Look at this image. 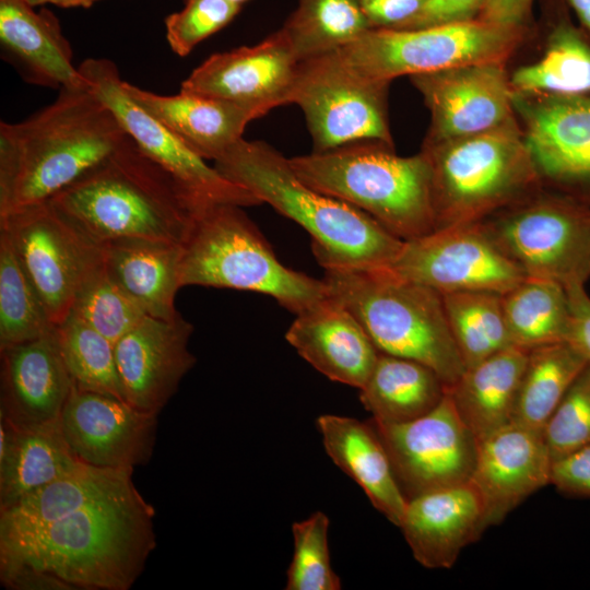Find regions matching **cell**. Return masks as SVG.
<instances>
[{
    "label": "cell",
    "mask_w": 590,
    "mask_h": 590,
    "mask_svg": "<svg viewBox=\"0 0 590 590\" xmlns=\"http://www.w3.org/2000/svg\"><path fill=\"white\" fill-rule=\"evenodd\" d=\"M154 517L131 484L37 529L0 536V565L49 571L78 590H128L156 546Z\"/></svg>",
    "instance_id": "6da1fadb"
},
{
    "label": "cell",
    "mask_w": 590,
    "mask_h": 590,
    "mask_svg": "<svg viewBox=\"0 0 590 590\" xmlns=\"http://www.w3.org/2000/svg\"><path fill=\"white\" fill-rule=\"evenodd\" d=\"M128 137L88 84L59 90L23 121H1L0 216L50 200Z\"/></svg>",
    "instance_id": "7a4b0ae2"
},
{
    "label": "cell",
    "mask_w": 590,
    "mask_h": 590,
    "mask_svg": "<svg viewBox=\"0 0 590 590\" xmlns=\"http://www.w3.org/2000/svg\"><path fill=\"white\" fill-rule=\"evenodd\" d=\"M48 201L99 245L117 238L184 245L199 213L211 205L191 194L130 135Z\"/></svg>",
    "instance_id": "3957f363"
},
{
    "label": "cell",
    "mask_w": 590,
    "mask_h": 590,
    "mask_svg": "<svg viewBox=\"0 0 590 590\" xmlns=\"http://www.w3.org/2000/svg\"><path fill=\"white\" fill-rule=\"evenodd\" d=\"M214 162L226 179L300 225L323 269L387 268L402 248L403 240L367 213L302 181L266 142L240 138Z\"/></svg>",
    "instance_id": "277c9868"
},
{
    "label": "cell",
    "mask_w": 590,
    "mask_h": 590,
    "mask_svg": "<svg viewBox=\"0 0 590 590\" xmlns=\"http://www.w3.org/2000/svg\"><path fill=\"white\" fill-rule=\"evenodd\" d=\"M328 294L359 321L380 353L433 369L446 389L465 370L442 295L389 268L324 269Z\"/></svg>",
    "instance_id": "5b68a950"
},
{
    "label": "cell",
    "mask_w": 590,
    "mask_h": 590,
    "mask_svg": "<svg viewBox=\"0 0 590 590\" xmlns=\"http://www.w3.org/2000/svg\"><path fill=\"white\" fill-rule=\"evenodd\" d=\"M288 161L306 185L367 213L403 241L435 231L430 166L422 151L403 157L392 146L363 142Z\"/></svg>",
    "instance_id": "8992f818"
},
{
    "label": "cell",
    "mask_w": 590,
    "mask_h": 590,
    "mask_svg": "<svg viewBox=\"0 0 590 590\" xmlns=\"http://www.w3.org/2000/svg\"><path fill=\"white\" fill-rule=\"evenodd\" d=\"M435 229L482 221L538 191L541 177L516 119L495 129L424 143Z\"/></svg>",
    "instance_id": "52a82bcc"
},
{
    "label": "cell",
    "mask_w": 590,
    "mask_h": 590,
    "mask_svg": "<svg viewBox=\"0 0 590 590\" xmlns=\"http://www.w3.org/2000/svg\"><path fill=\"white\" fill-rule=\"evenodd\" d=\"M241 208L215 203L199 213L182 245L181 287L257 292L295 315L326 297L323 280L285 267Z\"/></svg>",
    "instance_id": "ba28073f"
},
{
    "label": "cell",
    "mask_w": 590,
    "mask_h": 590,
    "mask_svg": "<svg viewBox=\"0 0 590 590\" xmlns=\"http://www.w3.org/2000/svg\"><path fill=\"white\" fill-rule=\"evenodd\" d=\"M527 28L477 19L417 30L370 28L335 54L359 75L390 83L402 75L505 62Z\"/></svg>",
    "instance_id": "9c48e42d"
},
{
    "label": "cell",
    "mask_w": 590,
    "mask_h": 590,
    "mask_svg": "<svg viewBox=\"0 0 590 590\" xmlns=\"http://www.w3.org/2000/svg\"><path fill=\"white\" fill-rule=\"evenodd\" d=\"M479 222L527 276L565 287L590 279L589 203L536 191Z\"/></svg>",
    "instance_id": "30bf717a"
},
{
    "label": "cell",
    "mask_w": 590,
    "mask_h": 590,
    "mask_svg": "<svg viewBox=\"0 0 590 590\" xmlns=\"http://www.w3.org/2000/svg\"><path fill=\"white\" fill-rule=\"evenodd\" d=\"M389 84L359 75L335 51L299 61L291 104L305 115L312 152L363 142L393 148L387 110Z\"/></svg>",
    "instance_id": "8fae6325"
},
{
    "label": "cell",
    "mask_w": 590,
    "mask_h": 590,
    "mask_svg": "<svg viewBox=\"0 0 590 590\" xmlns=\"http://www.w3.org/2000/svg\"><path fill=\"white\" fill-rule=\"evenodd\" d=\"M3 232L51 322L69 314L82 283L103 263L102 247L49 201L0 216Z\"/></svg>",
    "instance_id": "7c38bea8"
},
{
    "label": "cell",
    "mask_w": 590,
    "mask_h": 590,
    "mask_svg": "<svg viewBox=\"0 0 590 590\" xmlns=\"http://www.w3.org/2000/svg\"><path fill=\"white\" fill-rule=\"evenodd\" d=\"M406 499L464 484L473 475L479 441L446 392L427 414L405 423L369 420Z\"/></svg>",
    "instance_id": "4fadbf2b"
},
{
    "label": "cell",
    "mask_w": 590,
    "mask_h": 590,
    "mask_svg": "<svg viewBox=\"0 0 590 590\" xmlns=\"http://www.w3.org/2000/svg\"><path fill=\"white\" fill-rule=\"evenodd\" d=\"M79 70L96 96L114 113L139 148L205 204H262L246 188L229 181L187 148L127 93L117 66L106 58H88Z\"/></svg>",
    "instance_id": "5bb4252c"
},
{
    "label": "cell",
    "mask_w": 590,
    "mask_h": 590,
    "mask_svg": "<svg viewBox=\"0 0 590 590\" xmlns=\"http://www.w3.org/2000/svg\"><path fill=\"white\" fill-rule=\"evenodd\" d=\"M440 294L489 291L504 294L527 279L480 222L458 224L403 241L387 267Z\"/></svg>",
    "instance_id": "9a60e30c"
},
{
    "label": "cell",
    "mask_w": 590,
    "mask_h": 590,
    "mask_svg": "<svg viewBox=\"0 0 590 590\" xmlns=\"http://www.w3.org/2000/svg\"><path fill=\"white\" fill-rule=\"evenodd\" d=\"M542 181L590 204V95H512Z\"/></svg>",
    "instance_id": "2e32d148"
},
{
    "label": "cell",
    "mask_w": 590,
    "mask_h": 590,
    "mask_svg": "<svg viewBox=\"0 0 590 590\" xmlns=\"http://www.w3.org/2000/svg\"><path fill=\"white\" fill-rule=\"evenodd\" d=\"M430 111L424 143L464 138L514 119L505 62H479L410 76Z\"/></svg>",
    "instance_id": "e0dca14e"
},
{
    "label": "cell",
    "mask_w": 590,
    "mask_h": 590,
    "mask_svg": "<svg viewBox=\"0 0 590 590\" xmlns=\"http://www.w3.org/2000/svg\"><path fill=\"white\" fill-rule=\"evenodd\" d=\"M298 62L280 28L255 46L210 56L180 90L235 104L258 119L291 104Z\"/></svg>",
    "instance_id": "ac0fdd59"
},
{
    "label": "cell",
    "mask_w": 590,
    "mask_h": 590,
    "mask_svg": "<svg viewBox=\"0 0 590 590\" xmlns=\"http://www.w3.org/2000/svg\"><path fill=\"white\" fill-rule=\"evenodd\" d=\"M157 415L73 385L60 421L81 461L97 468L134 469L152 458Z\"/></svg>",
    "instance_id": "d6986e66"
},
{
    "label": "cell",
    "mask_w": 590,
    "mask_h": 590,
    "mask_svg": "<svg viewBox=\"0 0 590 590\" xmlns=\"http://www.w3.org/2000/svg\"><path fill=\"white\" fill-rule=\"evenodd\" d=\"M192 324L180 314L164 320L145 316L115 343L125 401L160 414L196 364L188 344Z\"/></svg>",
    "instance_id": "ffe728a7"
},
{
    "label": "cell",
    "mask_w": 590,
    "mask_h": 590,
    "mask_svg": "<svg viewBox=\"0 0 590 590\" xmlns=\"http://www.w3.org/2000/svg\"><path fill=\"white\" fill-rule=\"evenodd\" d=\"M552 464L542 433L517 423L481 440L470 482L482 499L486 529L551 484Z\"/></svg>",
    "instance_id": "44dd1931"
},
{
    "label": "cell",
    "mask_w": 590,
    "mask_h": 590,
    "mask_svg": "<svg viewBox=\"0 0 590 590\" xmlns=\"http://www.w3.org/2000/svg\"><path fill=\"white\" fill-rule=\"evenodd\" d=\"M0 417L30 426L61 417L73 388L56 329L44 337L0 349Z\"/></svg>",
    "instance_id": "7402d4cb"
},
{
    "label": "cell",
    "mask_w": 590,
    "mask_h": 590,
    "mask_svg": "<svg viewBox=\"0 0 590 590\" xmlns=\"http://www.w3.org/2000/svg\"><path fill=\"white\" fill-rule=\"evenodd\" d=\"M285 339L326 377L358 389L380 354L355 316L329 294L295 315Z\"/></svg>",
    "instance_id": "603a6c76"
},
{
    "label": "cell",
    "mask_w": 590,
    "mask_h": 590,
    "mask_svg": "<svg viewBox=\"0 0 590 590\" xmlns=\"http://www.w3.org/2000/svg\"><path fill=\"white\" fill-rule=\"evenodd\" d=\"M399 527L417 563L448 569L486 530L484 506L471 482L436 489L408 499Z\"/></svg>",
    "instance_id": "cb8c5ba5"
},
{
    "label": "cell",
    "mask_w": 590,
    "mask_h": 590,
    "mask_svg": "<svg viewBox=\"0 0 590 590\" xmlns=\"http://www.w3.org/2000/svg\"><path fill=\"white\" fill-rule=\"evenodd\" d=\"M0 43L3 57L31 84L59 90L87 85L50 11L35 12L24 0H0Z\"/></svg>",
    "instance_id": "d4e9b609"
},
{
    "label": "cell",
    "mask_w": 590,
    "mask_h": 590,
    "mask_svg": "<svg viewBox=\"0 0 590 590\" xmlns=\"http://www.w3.org/2000/svg\"><path fill=\"white\" fill-rule=\"evenodd\" d=\"M128 95L203 160L216 161L255 120L244 108L180 90L160 95L125 82Z\"/></svg>",
    "instance_id": "484cf974"
},
{
    "label": "cell",
    "mask_w": 590,
    "mask_h": 590,
    "mask_svg": "<svg viewBox=\"0 0 590 590\" xmlns=\"http://www.w3.org/2000/svg\"><path fill=\"white\" fill-rule=\"evenodd\" d=\"M317 426L323 447L335 465L361 486L377 510L399 527L408 499L369 421L326 414L318 417Z\"/></svg>",
    "instance_id": "4316f807"
},
{
    "label": "cell",
    "mask_w": 590,
    "mask_h": 590,
    "mask_svg": "<svg viewBox=\"0 0 590 590\" xmlns=\"http://www.w3.org/2000/svg\"><path fill=\"white\" fill-rule=\"evenodd\" d=\"M82 463L63 435L60 418L15 426L0 417V510Z\"/></svg>",
    "instance_id": "83f0119b"
},
{
    "label": "cell",
    "mask_w": 590,
    "mask_h": 590,
    "mask_svg": "<svg viewBox=\"0 0 590 590\" xmlns=\"http://www.w3.org/2000/svg\"><path fill=\"white\" fill-rule=\"evenodd\" d=\"M103 264L111 280L151 317L170 320L179 312L182 245L142 238L101 244Z\"/></svg>",
    "instance_id": "f1b7e54d"
},
{
    "label": "cell",
    "mask_w": 590,
    "mask_h": 590,
    "mask_svg": "<svg viewBox=\"0 0 590 590\" xmlns=\"http://www.w3.org/2000/svg\"><path fill=\"white\" fill-rule=\"evenodd\" d=\"M530 350L505 349L467 368L446 392L462 422L480 442L512 422Z\"/></svg>",
    "instance_id": "f546056e"
},
{
    "label": "cell",
    "mask_w": 590,
    "mask_h": 590,
    "mask_svg": "<svg viewBox=\"0 0 590 590\" xmlns=\"http://www.w3.org/2000/svg\"><path fill=\"white\" fill-rule=\"evenodd\" d=\"M133 469L97 468L83 462L73 472L0 510V536L37 529L131 484Z\"/></svg>",
    "instance_id": "4dcf8cb0"
},
{
    "label": "cell",
    "mask_w": 590,
    "mask_h": 590,
    "mask_svg": "<svg viewBox=\"0 0 590 590\" xmlns=\"http://www.w3.org/2000/svg\"><path fill=\"white\" fill-rule=\"evenodd\" d=\"M359 391V400L374 421L405 423L434 410L444 399L446 386L429 367L380 353Z\"/></svg>",
    "instance_id": "1f68e13d"
},
{
    "label": "cell",
    "mask_w": 590,
    "mask_h": 590,
    "mask_svg": "<svg viewBox=\"0 0 590 590\" xmlns=\"http://www.w3.org/2000/svg\"><path fill=\"white\" fill-rule=\"evenodd\" d=\"M510 85L519 94L590 95V34L558 9L542 58L518 68Z\"/></svg>",
    "instance_id": "d6a6232c"
},
{
    "label": "cell",
    "mask_w": 590,
    "mask_h": 590,
    "mask_svg": "<svg viewBox=\"0 0 590 590\" xmlns=\"http://www.w3.org/2000/svg\"><path fill=\"white\" fill-rule=\"evenodd\" d=\"M588 364L587 358L568 342L530 350L512 422L542 433L550 416Z\"/></svg>",
    "instance_id": "836d02e7"
},
{
    "label": "cell",
    "mask_w": 590,
    "mask_h": 590,
    "mask_svg": "<svg viewBox=\"0 0 590 590\" xmlns=\"http://www.w3.org/2000/svg\"><path fill=\"white\" fill-rule=\"evenodd\" d=\"M503 308L514 346L532 350L567 342L570 310L564 285L528 276L503 294Z\"/></svg>",
    "instance_id": "e575fe53"
},
{
    "label": "cell",
    "mask_w": 590,
    "mask_h": 590,
    "mask_svg": "<svg viewBox=\"0 0 590 590\" xmlns=\"http://www.w3.org/2000/svg\"><path fill=\"white\" fill-rule=\"evenodd\" d=\"M370 28L362 0H298L281 27L298 61L335 51Z\"/></svg>",
    "instance_id": "d590c367"
},
{
    "label": "cell",
    "mask_w": 590,
    "mask_h": 590,
    "mask_svg": "<svg viewBox=\"0 0 590 590\" xmlns=\"http://www.w3.org/2000/svg\"><path fill=\"white\" fill-rule=\"evenodd\" d=\"M441 295L449 328L465 369L514 346L506 324L503 294L463 291Z\"/></svg>",
    "instance_id": "8d00e7d4"
},
{
    "label": "cell",
    "mask_w": 590,
    "mask_h": 590,
    "mask_svg": "<svg viewBox=\"0 0 590 590\" xmlns=\"http://www.w3.org/2000/svg\"><path fill=\"white\" fill-rule=\"evenodd\" d=\"M56 338L75 388L125 401L110 340L71 311L56 326Z\"/></svg>",
    "instance_id": "74e56055"
},
{
    "label": "cell",
    "mask_w": 590,
    "mask_h": 590,
    "mask_svg": "<svg viewBox=\"0 0 590 590\" xmlns=\"http://www.w3.org/2000/svg\"><path fill=\"white\" fill-rule=\"evenodd\" d=\"M55 329L8 236L0 231V349L38 339Z\"/></svg>",
    "instance_id": "f35d334b"
},
{
    "label": "cell",
    "mask_w": 590,
    "mask_h": 590,
    "mask_svg": "<svg viewBox=\"0 0 590 590\" xmlns=\"http://www.w3.org/2000/svg\"><path fill=\"white\" fill-rule=\"evenodd\" d=\"M70 311L114 344L148 316L111 280L103 263L82 283Z\"/></svg>",
    "instance_id": "ab89813d"
},
{
    "label": "cell",
    "mask_w": 590,
    "mask_h": 590,
    "mask_svg": "<svg viewBox=\"0 0 590 590\" xmlns=\"http://www.w3.org/2000/svg\"><path fill=\"white\" fill-rule=\"evenodd\" d=\"M329 519L317 511L292 526L294 553L286 576V590H339L328 544Z\"/></svg>",
    "instance_id": "60d3db41"
},
{
    "label": "cell",
    "mask_w": 590,
    "mask_h": 590,
    "mask_svg": "<svg viewBox=\"0 0 590 590\" xmlns=\"http://www.w3.org/2000/svg\"><path fill=\"white\" fill-rule=\"evenodd\" d=\"M542 435L552 462L590 444V363L558 403Z\"/></svg>",
    "instance_id": "b9f144b4"
},
{
    "label": "cell",
    "mask_w": 590,
    "mask_h": 590,
    "mask_svg": "<svg viewBox=\"0 0 590 590\" xmlns=\"http://www.w3.org/2000/svg\"><path fill=\"white\" fill-rule=\"evenodd\" d=\"M241 5L228 0H186L184 8L165 20L166 39L179 57L226 26Z\"/></svg>",
    "instance_id": "7bdbcfd3"
},
{
    "label": "cell",
    "mask_w": 590,
    "mask_h": 590,
    "mask_svg": "<svg viewBox=\"0 0 590 590\" xmlns=\"http://www.w3.org/2000/svg\"><path fill=\"white\" fill-rule=\"evenodd\" d=\"M551 484L565 495L590 497V444L553 462Z\"/></svg>",
    "instance_id": "ee69618b"
},
{
    "label": "cell",
    "mask_w": 590,
    "mask_h": 590,
    "mask_svg": "<svg viewBox=\"0 0 590 590\" xmlns=\"http://www.w3.org/2000/svg\"><path fill=\"white\" fill-rule=\"evenodd\" d=\"M486 0H428L418 15L403 30L467 22L476 19Z\"/></svg>",
    "instance_id": "f6af8a7d"
},
{
    "label": "cell",
    "mask_w": 590,
    "mask_h": 590,
    "mask_svg": "<svg viewBox=\"0 0 590 590\" xmlns=\"http://www.w3.org/2000/svg\"><path fill=\"white\" fill-rule=\"evenodd\" d=\"M428 0H362L371 28L403 30L422 11Z\"/></svg>",
    "instance_id": "bcb514c9"
},
{
    "label": "cell",
    "mask_w": 590,
    "mask_h": 590,
    "mask_svg": "<svg viewBox=\"0 0 590 590\" xmlns=\"http://www.w3.org/2000/svg\"><path fill=\"white\" fill-rule=\"evenodd\" d=\"M0 580L11 590H78L62 578L23 564L0 565Z\"/></svg>",
    "instance_id": "7dc6e473"
},
{
    "label": "cell",
    "mask_w": 590,
    "mask_h": 590,
    "mask_svg": "<svg viewBox=\"0 0 590 590\" xmlns=\"http://www.w3.org/2000/svg\"><path fill=\"white\" fill-rule=\"evenodd\" d=\"M566 291L570 310L567 342L590 363V297L583 284L567 286Z\"/></svg>",
    "instance_id": "c3c4849f"
},
{
    "label": "cell",
    "mask_w": 590,
    "mask_h": 590,
    "mask_svg": "<svg viewBox=\"0 0 590 590\" xmlns=\"http://www.w3.org/2000/svg\"><path fill=\"white\" fill-rule=\"evenodd\" d=\"M533 0H486L476 19L504 26L528 27Z\"/></svg>",
    "instance_id": "681fc988"
},
{
    "label": "cell",
    "mask_w": 590,
    "mask_h": 590,
    "mask_svg": "<svg viewBox=\"0 0 590 590\" xmlns=\"http://www.w3.org/2000/svg\"><path fill=\"white\" fill-rule=\"evenodd\" d=\"M576 13L581 27L590 34V0H565Z\"/></svg>",
    "instance_id": "f907efd6"
},
{
    "label": "cell",
    "mask_w": 590,
    "mask_h": 590,
    "mask_svg": "<svg viewBox=\"0 0 590 590\" xmlns=\"http://www.w3.org/2000/svg\"><path fill=\"white\" fill-rule=\"evenodd\" d=\"M96 0H52L51 4L61 8L88 7Z\"/></svg>",
    "instance_id": "816d5d0a"
},
{
    "label": "cell",
    "mask_w": 590,
    "mask_h": 590,
    "mask_svg": "<svg viewBox=\"0 0 590 590\" xmlns=\"http://www.w3.org/2000/svg\"><path fill=\"white\" fill-rule=\"evenodd\" d=\"M24 1L32 7H36L39 4L51 3L52 0H24Z\"/></svg>",
    "instance_id": "f5cc1de1"
},
{
    "label": "cell",
    "mask_w": 590,
    "mask_h": 590,
    "mask_svg": "<svg viewBox=\"0 0 590 590\" xmlns=\"http://www.w3.org/2000/svg\"><path fill=\"white\" fill-rule=\"evenodd\" d=\"M228 1H232V2H235L237 4H240L243 5L244 2L248 1V0H228Z\"/></svg>",
    "instance_id": "db71d44e"
}]
</instances>
